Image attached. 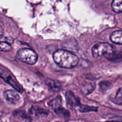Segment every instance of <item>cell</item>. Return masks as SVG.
<instances>
[{
    "label": "cell",
    "mask_w": 122,
    "mask_h": 122,
    "mask_svg": "<svg viewBox=\"0 0 122 122\" xmlns=\"http://www.w3.org/2000/svg\"><path fill=\"white\" fill-rule=\"evenodd\" d=\"M53 59L59 67L67 69L75 68L79 63V58L76 55L63 49L55 51L53 53Z\"/></svg>",
    "instance_id": "6da1fadb"
},
{
    "label": "cell",
    "mask_w": 122,
    "mask_h": 122,
    "mask_svg": "<svg viewBox=\"0 0 122 122\" xmlns=\"http://www.w3.org/2000/svg\"><path fill=\"white\" fill-rule=\"evenodd\" d=\"M115 51V49L112 44L106 43H99L93 46L92 53L94 57L105 56L106 57L112 55Z\"/></svg>",
    "instance_id": "7a4b0ae2"
},
{
    "label": "cell",
    "mask_w": 122,
    "mask_h": 122,
    "mask_svg": "<svg viewBox=\"0 0 122 122\" xmlns=\"http://www.w3.org/2000/svg\"><path fill=\"white\" fill-rule=\"evenodd\" d=\"M16 57L23 62L29 65H33L38 60V55L34 50L30 49H22L16 53Z\"/></svg>",
    "instance_id": "3957f363"
},
{
    "label": "cell",
    "mask_w": 122,
    "mask_h": 122,
    "mask_svg": "<svg viewBox=\"0 0 122 122\" xmlns=\"http://www.w3.org/2000/svg\"><path fill=\"white\" fill-rule=\"evenodd\" d=\"M1 76L6 82L8 83L9 84H10L11 86H12V87H14L17 91L20 92V93L23 92V89L22 88H21V86L14 80V79L12 77L11 75H10L9 73L5 71L2 70V69H1Z\"/></svg>",
    "instance_id": "277c9868"
},
{
    "label": "cell",
    "mask_w": 122,
    "mask_h": 122,
    "mask_svg": "<svg viewBox=\"0 0 122 122\" xmlns=\"http://www.w3.org/2000/svg\"><path fill=\"white\" fill-rule=\"evenodd\" d=\"M66 99L67 104L70 108H73L81 105L79 99L77 97L75 96L74 93L70 91L66 92Z\"/></svg>",
    "instance_id": "5b68a950"
},
{
    "label": "cell",
    "mask_w": 122,
    "mask_h": 122,
    "mask_svg": "<svg viewBox=\"0 0 122 122\" xmlns=\"http://www.w3.org/2000/svg\"><path fill=\"white\" fill-rule=\"evenodd\" d=\"M4 97L6 100L11 104H16L20 100V96L14 90H8L4 92Z\"/></svg>",
    "instance_id": "8992f818"
},
{
    "label": "cell",
    "mask_w": 122,
    "mask_h": 122,
    "mask_svg": "<svg viewBox=\"0 0 122 122\" xmlns=\"http://www.w3.org/2000/svg\"><path fill=\"white\" fill-rule=\"evenodd\" d=\"M47 86L49 89L52 92H58L61 89V83L56 80H49L47 81Z\"/></svg>",
    "instance_id": "52a82bcc"
},
{
    "label": "cell",
    "mask_w": 122,
    "mask_h": 122,
    "mask_svg": "<svg viewBox=\"0 0 122 122\" xmlns=\"http://www.w3.org/2000/svg\"><path fill=\"white\" fill-rule=\"evenodd\" d=\"M112 42L117 44H122V31H116L111 34Z\"/></svg>",
    "instance_id": "ba28073f"
},
{
    "label": "cell",
    "mask_w": 122,
    "mask_h": 122,
    "mask_svg": "<svg viewBox=\"0 0 122 122\" xmlns=\"http://www.w3.org/2000/svg\"><path fill=\"white\" fill-rule=\"evenodd\" d=\"M106 58L113 62H117V61L120 62L122 60V50L119 51L118 52L114 51L113 54L107 56Z\"/></svg>",
    "instance_id": "9c48e42d"
},
{
    "label": "cell",
    "mask_w": 122,
    "mask_h": 122,
    "mask_svg": "<svg viewBox=\"0 0 122 122\" xmlns=\"http://www.w3.org/2000/svg\"><path fill=\"white\" fill-rule=\"evenodd\" d=\"M112 7L116 13H122V0H113Z\"/></svg>",
    "instance_id": "30bf717a"
},
{
    "label": "cell",
    "mask_w": 122,
    "mask_h": 122,
    "mask_svg": "<svg viewBox=\"0 0 122 122\" xmlns=\"http://www.w3.org/2000/svg\"><path fill=\"white\" fill-rule=\"evenodd\" d=\"M56 113L60 117H63V118H68L70 116V112L68 110L63 108L61 106L58 108L54 110Z\"/></svg>",
    "instance_id": "8fae6325"
},
{
    "label": "cell",
    "mask_w": 122,
    "mask_h": 122,
    "mask_svg": "<svg viewBox=\"0 0 122 122\" xmlns=\"http://www.w3.org/2000/svg\"><path fill=\"white\" fill-rule=\"evenodd\" d=\"M61 104V99L60 96L57 97V98L52 99V100H51L49 102V105H50L51 107L53 108L54 110L60 107Z\"/></svg>",
    "instance_id": "7c38bea8"
},
{
    "label": "cell",
    "mask_w": 122,
    "mask_h": 122,
    "mask_svg": "<svg viewBox=\"0 0 122 122\" xmlns=\"http://www.w3.org/2000/svg\"><path fill=\"white\" fill-rule=\"evenodd\" d=\"M114 102L117 105H122V87L119 89L114 98Z\"/></svg>",
    "instance_id": "4fadbf2b"
},
{
    "label": "cell",
    "mask_w": 122,
    "mask_h": 122,
    "mask_svg": "<svg viewBox=\"0 0 122 122\" xmlns=\"http://www.w3.org/2000/svg\"><path fill=\"white\" fill-rule=\"evenodd\" d=\"M97 108L94 107V106H89L86 105H81L80 108V111L82 112H87L90 111H97Z\"/></svg>",
    "instance_id": "5bb4252c"
},
{
    "label": "cell",
    "mask_w": 122,
    "mask_h": 122,
    "mask_svg": "<svg viewBox=\"0 0 122 122\" xmlns=\"http://www.w3.org/2000/svg\"><path fill=\"white\" fill-rule=\"evenodd\" d=\"M11 46L9 43H7L5 41H1V45H0V49L1 51H8L11 50Z\"/></svg>",
    "instance_id": "9a60e30c"
},
{
    "label": "cell",
    "mask_w": 122,
    "mask_h": 122,
    "mask_svg": "<svg viewBox=\"0 0 122 122\" xmlns=\"http://www.w3.org/2000/svg\"><path fill=\"white\" fill-rule=\"evenodd\" d=\"M31 110L34 111V113L36 116H39V115H47L49 111L44 108H37L35 110L32 109Z\"/></svg>",
    "instance_id": "2e32d148"
},
{
    "label": "cell",
    "mask_w": 122,
    "mask_h": 122,
    "mask_svg": "<svg viewBox=\"0 0 122 122\" xmlns=\"http://www.w3.org/2000/svg\"><path fill=\"white\" fill-rule=\"evenodd\" d=\"M13 115L15 116H17V117H20V118H26V119L30 118L29 116H27V114L23 111H15L13 112Z\"/></svg>",
    "instance_id": "e0dca14e"
},
{
    "label": "cell",
    "mask_w": 122,
    "mask_h": 122,
    "mask_svg": "<svg viewBox=\"0 0 122 122\" xmlns=\"http://www.w3.org/2000/svg\"><path fill=\"white\" fill-rule=\"evenodd\" d=\"M4 39L5 42H7V43H9V44H11L13 42V39L11 38H10V37H6Z\"/></svg>",
    "instance_id": "ac0fdd59"
},
{
    "label": "cell",
    "mask_w": 122,
    "mask_h": 122,
    "mask_svg": "<svg viewBox=\"0 0 122 122\" xmlns=\"http://www.w3.org/2000/svg\"><path fill=\"white\" fill-rule=\"evenodd\" d=\"M106 122H122V121H117V120H113V121H107Z\"/></svg>",
    "instance_id": "d6986e66"
},
{
    "label": "cell",
    "mask_w": 122,
    "mask_h": 122,
    "mask_svg": "<svg viewBox=\"0 0 122 122\" xmlns=\"http://www.w3.org/2000/svg\"></svg>",
    "instance_id": "ffe728a7"
}]
</instances>
